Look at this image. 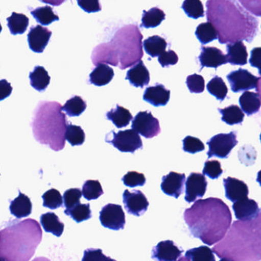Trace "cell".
<instances>
[{"mask_svg": "<svg viewBox=\"0 0 261 261\" xmlns=\"http://www.w3.org/2000/svg\"><path fill=\"white\" fill-rule=\"evenodd\" d=\"M184 151L190 153H196L197 152L203 151L205 150V144L199 138L195 137L187 136L183 141Z\"/></svg>", "mask_w": 261, "mask_h": 261, "instance_id": "7dc6e473", "label": "cell"}, {"mask_svg": "<svg viewBox=\"0 0 261 261\" xmlns=\"http://www.w3.org/2000/svg\"><path fill=\"white\" fill-rule=\"evenodd\" d=\"M185 182V175L184 173L172 171L162 177L161 189L165 194L178 199L183 193Z\"/></svg>", "mask_w": 261, "mask_h": 261, "instance_id": "9a60e30c", "label": "cell"}, {"mask_svg": "<svg viewBox=\"0 0 261 261\" xmlns=\"http://www.w3.org/2000/svg\"><path fill=\"white\" fill-rule=\"evenodd\" d=\"M126 80L135 87L143 88L148 85L150 81V72L143 61L135 64L127 71Z\"/></svg>", "mask_w": 261, "mask_h": 261, "instance_id": "7402d4cb", "label": "cell"}, {"mask_svg": "<svg viewBox=\"0 0 261 261\" xmlns=\"http://www.w3.org/2000/svg\"><path fill=\"white\" fill-rule=\"evenodd\" d=\"M167 45V41L159 35L150 37L144 41V49L152 58L160 56L165 51Z\"/></svg>", "mask_w": 261, "mask_h": 261, "instance_id": "f546056e", "label": "cell"}, {"mask_svg": "<svg viewBox=\"0 0 261 261\" xmlns=\"http://www.w3.org/2000/svg\"><path fill=\"white\" fill-rule=\"evenodd\" d=\"M186 85L192 93H201L205 90V80L201 75L194 73L187 77Z\"/></svg>", "mask_w": 261, "mask_h": 261, "instance_id": "bcb514c9", "label": "cell"}, {"mask_svg": "<svg viewBox=\"0 0 261 261\" xmlns=\"http://www.w3.org/2000/svg\"><path fill=\"white\" fill-rule=\"evenodd\" d=\"M91 60L96 67L100 64H107L114 67H119V62L110 42L103 43L95 47L92 52Z\"/></svg>", "mask_w": 261, "mask_h": 261, "instance_id": "ffe728a7", "label": "cell"}, {"mask_svg": "<svg viewBox=\"0 0 261 261\" xmlns=\"http://www.w3.org/2000/svg\"><path fill=\"white\" fill-rule=\"evenodd\" d=\"M182 252L173 241H164L153 248L152 258L156 261H177Z\"/></svg>", "mask_w": 261, "mask_h": 261, "instance_id": "2e32d148", "label": "cell"}, {"mask_svg": "<svg viewBox=\"0 0 261 261\" xmlns=\"http://www.w3.org/2000/svg\"><path fill=\"white\" fill-rule=\"evenodd\" d=\"M220 261H233L231 260V259L227 258V257H224V258H222V260Z\"/></svg>", "mask_w": 261, "mask_h": 261, "instance_id": "94428289", "label": "cell"}, {"mask_svg": "<svg viewBox=\"0 0 261 261\" xmlns=\"http://www.w3.org/2000/svg\"><path fill=\"white\" fill-rule=\"evenodd\" d=\"M178 261H189V260H188V259L186 258V257H181V258L179 259V260Z\"/></svg>", "mask_w": 261, "mask_h": 261, "instance_id": "91938a15", "label": "cell"}, {"mask_svg": "<svg viewBox=\"0 0 261 261\" xmlns=\"http://www.w3.org/2000/svg\"><path fill=\"white\" fill-rule=\"evenodd\" d=\"M82 191L80 189L72 188L66 190L63 195L64 199V205L66 210H70L74 208L75 205L81 203V198L82 196Z\"/></svg>", "mask_w": 261, "mask_h": 261, "instance_id": "ee69618b", "label": "cell"}, {"mask_svg": "<svg viewBox=\"0 0 261 261\" xmlns=\"http://www.w3.org/2000/svg\"><path fill=\"white\" fill-rule=\"evenodd\" d=\"M64 213L78 223L88 220L92 217L90 204H78L70 210H64Z\"/></svg>", "mask_w": 261, "mask_h": 261, "instance_id": "f35d334b", "label": "cell"}, {"mask_svg": "<svg viewBox=\"0 0 261 261\" xmlns=\"http://www.w3.org/2000/svg\"><path fill=\"white\" fill-rule=\"evenodd\" d=\"M199 59L202 65L201 70L204 67H212L216 69L228 63L227 55H224L220 49L214 47H202Z\"/></svg>", "mask_w": 261, "mask_h": 261, "instance_id": "e0dca14e", "label": "cell"}, {"mask_svg": "<svg viewBox=\"0 0 261 261\" xmlns=\"http://www.w3.org/2000/svg\"><path fill=\"white\" fill-rule=\"evenodd\" d=\"M260 141H261V134H260Z\"/></svg>", "mask_w": 261, "mask_h": 261, "instance_id": "6125c7cd", "label": "cell"}, {"mask_svg": "<svg viewBox=\"0 0 261 261\" xmlns=\"http://www.w3.org/2000/svg\"><path fill=\"white\" fill-rule=\"evenodd\" d=\"M123 201L127 213L138 217L147 211L150 205L145 195L139 190L130 192L126 190L123 194Z\"/></svg>", "mask_w": 261, "mask_h": 261, "instance_id": "7c38bea8", "label": "cell"}, {"mask_svg": "<svg viewBox=\"0 0 261 261\" xmlns=\"http://www.w3.org/2000/svg\"><path fill=\"white\" fill-rule=\"evenodd\" d=\"M208 182L205 175L192 173L185 182V199L188 203L195 202L198 198L203 197L207 190Z\"/></svg>", "mask_w": 261, "mask_h": 261, "instance_id": "4fadbf2b", "label": "cell"}, {"mask_svg": "<svg viewBox=\"0 0 261 261\" xmlns=\"http://www.w3.org/2000/svg\"><path fill=\"white\" fill-rule=\"evenodd\" d=\"M225 196L231 202H235L248 198L249 189L243 181L236 178L228 177L224 179Z\"/></svg>", "mask_w": 261, "mask_h": 261, "instance_id": "ac0fdd59", "label": "cell"}, {"mask_svg": "<svg viewBox=\"0 0 261 261\" xmlns=\"http://www.w3.org/2000/svg\"><path fill=\"white\" fill-rule=\"evenodd\" d=\"M12 91V87H11L10 84L5 80H2L1 83H0V95H1L0 100H3L8 96H10Z\"/></svg>", "mask_w": 261, "mask_h": 261, "instance_id": "11a10c76", "label": "cell"}, {"mask_svg": "<svg viewBox=\"0 0 261 261\" xmlns=\"http://www.w3.org/2000/svg\"><path fill=\"white\" fill-rule=\"evenodd\" d=\"M30 84L37 91L41 92L46 90L50 84L51 77L47 70L41 66H36L34 70L29 73Z\"/></svg>", "mask_w": 261, "mask_h": 261, "instance_id": "f1b7e54d", "label": "cell"}, {"mask_svg": "<svg viewBox=\"0 0 261 261\" xmlns=\"http://www.w3.org/2000/svg\"><path fill=\"white\" fill-rule=\"evenodd\" d=\"M207 18L216 27L221 44L252 42L258 31V21L236 0H208Z\"/></svg>", "mask_w": 261, "mask_h": 261, "instance_id": "6da1fadb", "label": "cell"}, {"mask_svg": "<svg viewBox=\"0 0 261 261\" xmlns=\"http://www.w3.org/2000/svg\"><path fill=\"white\" fill-rule=\"evenodd\" d=\"M227 79L234 93L257 88L259 81L258 77L250 73L248 70L242 68L230 73L227 76Z\"/></svg>", "mask_w": 261, "mask_h": 261, "instance_id": "8fae6325", "label": "cell"}, {"mask_svg": "<svg viewBox=\"0 0 261 261\" xmlns=\"http://www.w3.org/2000/svg\"><path fill=\"white\" fill-rule=\"evenodd\" d=\"M165 18V12L159 8H152L149 11L144 10L141 26L146 29L156 28L159 26Z\"/></svg>", "mask_w": 261, "mask_h": 261, "instance_id": "1f68e13d", "label": "cell"}, {"mask_svg": "<svg viewBox=\"0 0 261 261\" xmlns=\"http://www.w3.org/2000/svg\"><path fill=\"white\" fill-rule=\"evenodd\" d=\"M52 34L49 29L40 24L31 28L28 34L29 48L35 53H42L49 44Z\"/></svg>", "mask_w": 261, "mask_h": 261, "instance_id": "5bb4252c", "label": "cell"}, {"mask_svg": "<svg viewBox=\"0 0 261 261\" xmlns=\"http://www.w3.org/2000/svg\"><path fill=\"white\" fill-rule=\"evenodd\" d=\"M100 221L104 228L119 231L124 229L126 224L125 213L122 206L116 204H107L100 213Z\"/></svg>", "mask_w": 261, "mask_h": 261, "instance_id": "30bf717a", "label": "cell"}, {"mask_svg": "<svg viewBox=\"0 0 261 261\" xmlns=\"http://www.w3.org/2000/svg\"><path fill=\"white\" fill-rule=\"evenodd\" d=\"M241 107L244 113L248 116L255 114L260 110L261 102L257 93L247 91L241 96L239 99Z\"/></svg>", "mask_w": 261, "mask_h": 261, "instance_id": "83f0119b", "label": "cell"}, {"mask_svg": "<svg viewBox=\"0 0 261 261\" xmlns=\"http://www.w3.org/2000/svg\"><path fill=\"white\" fill-rule=\"evenodd\" d=\"M0 255L3 261H29L41 242L42 231L37 221H13L0 233Z\"/></svg>", "mask_w": 261, "mask_h": 261, "instance_id": "277c9868", "label": "cell"}, {"mask_svg": "<svg viewBox=\"0 0 261 261\" xmlns=\"http://www.w3.org/2000/svg\"><path fill=\"white\" fill-rule=\"evenodd\" d=\"M207 90L221 102L226 98L228 92V87L223 80L218 76L212 78L207 84Z\"/></svg>", "mask_w": 261, "mask_h": 261, "instance_id": "74e56055", "label": "cell"}, {"mask_svg": "<svg viewBox=\"0 0 261 261\" xmlns=\"http://www.w3.org/2000/svg\"><path fill=\"white\" fill-rule=\"evenodd\" d=\"M248 10L257 16H261V0H239Z\"/></svg>", "mask_w": 261, "mask_h": 261, "instance_id": "f5cc1de1", "label": "cell"}, {"mask_svg": "<svg viewBox=\"0 0 261 261\" xmlns=\"http://www.w3.org/2000/svg\"><path fill=\"white\" fill-rule=\"evenodd\" d=\"M232 208L236 219L239 221H248L255 219L260 212L257 202L248 198L234 202Z\"/></svg>", "mask_w": 261, "mask_h": 261, "instance_id": "d6986e66", "label": "cell"}, {"mask_svg": "<svg viewBox=\"0 0 261 261\" xmlns=\"http://www.w3.org/2000/svg\"><path fill=\"white\" fill-rule=\"evenodd\" d=\"M86 108L87 103L84 102V99L81 96H75L66 102L61 110L65 112L66 114L70 117H75L82 114L85 111Z\"/></svg>", "mask_w": 261, "mask_h": 261, "instance_id": "d590c367", "label": "cell"}, {"mask_svg": "<svg viewBox=\"0 0 261 261\" xmlns=\"http://www.w3.org/2000/svg\"><path fill=\"white\" fill-rule=\"evenodd\" d=\"M9 210L11 214L17 219L27 217L32 213V202L26 195L19 192L18 197L11 202Z\"/></svg>", "mask_w": 261, "mask_h": 261, "instance_id": "cb8c5ba5", "label": "cell"}, {"mask_svg": "<svg viewBox=\"0 0 261 261\" xmlns=\"http://www.w3.org/2000/svg\"><path fill=\"white\" fill-rule=\"evenodd\" d=\"M8 28L13 35H22L27 30L29 19L26 15L12 12L11 16L7 18Z\"/></svg>", "mask_w": 261, "mask_h": 261, "instance_id": "4dcf8cb0", "label": "cell"}, {"mask_svg": "<svg viewBox=\"0 0 261 261\" xmlns=\"http://www.w3.org/2000/svg\"><path fill=\"white\" fill-rule=\"evenodd\" d=\"M143 35L137 24H127L115 32L110 41L119 68L125 70L139 63L144 57Z\"/></svg>", "mask_w": 261, "mask_h": 261, "instance_id": "8992f818", "label": "cell"}, {"mask_svg": "<svg viewBox=\"0 0 261 261\" xmlns=\"http://www.w3.org/2000/svg\"><path fill=\"white\" fill-rule=\"evenodd\" d=\"M43 206L56 210L63 205V197L58 190L51 189L42 195Z\"/></svg>", "mask_w": 261, "mask_h": 261, "instance_id": "b9f144b4", "label": "cell"}, {"mask_svg": "<svg viewBox=\"0 0 261 261\" xmlns=\"http://www.w3.org/2000/svg\"><path fill=\"white\" fill-rule=\"evenodd\" d=\"M59 102L41 101L37 106L31 126L34 138L55 151L65 146L67 122Z\"/></svg>", "mask_w": 261, "mask_h": 261, "instance_id": "5b68a950", "label": "cell"}, {"mask_svg": "<svg viewBox=\"0 0 261 261\" xmlns=\"http://www.w3.org/2000/svg\"><path fill=\"white\" fill-rule=\"evenodd\" d=\"M82 193L87 200H93L98 199L104 194L101 182L98 180H89L84 182L82 187Z\"/></svg>", "mask_w": 261, "mask_h": 261, "instance_id": "60d3db41", "label": "cell"}, {"mask_svg": "<svg viewBox=\"0 0 261 261\" xmlns=\"http://www.w3.org/2000/svg\"><path fill=\"white\" fill-rule=\"evenodd\" d=\"M184 219L195 238L211 246L220 242L231 228V212L219 199L209 198L197 201L185 210Z\"/></svg>", "mask_w": 261, "mask_h": 261, "instance_id": "7a4b0ae2", "label": "cell"}, {"mask_svg": "<svg viewBox=\"0 0 261 261\" xmlns=\"http://www.w3.org/2000/svg\"><path fill=\"white\" fill-rule=\"evenodd\" d=\"M132 128L146 138H153L161 132L157 119L149 111L139 112L132 122Z\"/></svg>", "mask_w": 261, "mask_h": 261, "instance_id": "9c48e42d", "label": "cell"}, {"mask_svg": "<svg viewBox=\"0 0 261 261\" xmlns=\"http://www.w3.org/2000/svg\"><path fill=\"white\" fill-rule=\"evenodd\" d=\"M106 117L108 120L111 121L117 128L127 127L133 119L130 112L119 105H116V108L107 112Z\"/></svg>", "mask_w": 261, "mask_h": 261, "instance_id": "4316f807", "label": "cell"}, {"mask_svg": "<svg viewBox=\"0 0 261 261\" xmlns=\"http://www.w3.org/2000/svg\"><path fill=\"white\" fill-rule=\"evenodd\" d=\"M251 58L249 62L254 67H257L259 70V74L261 76V47H255L251 50Z\"/></svg>", "mask_w": 261, "mask_h": 261, "instance_id": "db71d44e", "label": "cell"}, {"mask_svg": "<svg viewBox=\"0 0 261 261\" xmlns=\"http://www.w3.org/2000/svg\"><path fill=\"white\" fill-rule=\"evenodd\" d=\"M219 112L222 115V120L229 125L242 123L245 119L243 110L236 105H231L222 110L219 109Z\"/></svg>", "mask_w": 261, "mask_h": 261, "instance_id": "d6a6232c", "label": "cell"}, {"mask_svg": "<svg viewBox=\"0 0 261 261\" xmlns=\"http://www.w3.org/2000/svg\"><path fill=\"white\" fill-rule=\"evenodd\" d=\"M40 222L44 231L52 233L56 237H60L64 229V225L59 220V218L53 213H47L41 215Z\"/></svg>", "mask_w": 261, "mask_h": 261, "instance_id": "484cf974", "label": "cell"}, {"mask_svg": "<svg viewBox=\"0 0 261 261\" xmlns=\"http://www.w3.org/2000/svg\"><path fill=\"white\" fill-rule=\"evenodd\" d=\"M82 261H116L110 257H107L103 254L102 250L90 249L86 250L84 252Z\"/></svg>", "mask_w": 261, "mask_h": 261, "instance_id": "681fc988", "label": "cell"}, {"mask_svg": "<svg viewBox=\"0 0 261 261\" xmlns=\"http://www.w3.org/2000/svg\"><path fill=\"white\" fill-rule=\"evenodd\" d=\"M202 173L211 179H218L223 173L220 162L218 161H208L205 163Z\"/></svg>", "mask_w": 261, "mask_h": 261, "instance_id": "c3c4849f", "label": "cell"}, {"mask_svg": "<svg viewBox=\"0 0 261 261\" xmlns=\"http://www.w3.org/2000/svg\"><path fill=\"white\" fill-rule=\"evenodd\" d=\"M113 76L114 72L110 66L100 64L90 73L89 81L97 87H102L108 84L113 80Z\"/></svg>", "mask_w": 261, "mask_h": 261, "instance_id": "d4e9b609", "label": "cell"}, {"mask_svg": "<svg viewBox=\"0 0 261 261\" xmlns=\"http://www.w3.org/2000/svg\"><path fill=\"white\" fill-rule=\"evenodd\" d=\"M111 134L113 135V138L111 140L106 139V141L113 144V147L120 151L134 153L136 150L144 147L142 139L139 134L133 128L120 130L117 133L112 130Z\"/></svg>", "mask_w": 261, "mask_h": 261, "instance_id": "ba28073f", "label": "cell"}, {"mask_svg": "<svg viewBox=\"0 0 261 261\" xmlns=\"http://www.w3.org/2000/svg\"><path fill=\"white\" fill-rule=\"evenodd\" d=\"M39 1L45 3V4L51 5V6H59L62 3H64L66 0H39Z\"/></svg>", "mask_w": 261, "mask_h": 261, "instance_id": "9f6ffc18", "label": "cell"}, {"mask_svg": "<svg viewBox=\"0 0 261 261\" xmlns=\"http://www.w3.org/2000/svg\"><path fill=\"white\" fill-rule=\"evenodd\" d=\"M196 35L202 44H208L219 38L216 27L209 21L199 24L196 29Z\"/></svg>", "mask_w": 261, "mask_h": 261, "instance_id": "e575fe53", "label": "cell"}, {"mask_svg": "<svg viewBox=\"0 0 261 261\" xmlns=\"http://www.w3.org/2000/svg\"><path fill=\"white\" fill-rule=\"evenodd\" d=\"M182 9L189 18L198 19L205 15L203 4L200 0H185Z\"/></svg>", "mask_w": 261, "mask_h": 261, "instance_id": "ab89813d", "label": "cell"}, {"mask_svg": "<svg viewBox=\"0 0 261 261\" xmlns=\"http://www.w3.org/2000/svg\"><path fill=\"white\" fill-rule=\"evenodd\" d=\"M185 257L189 261H216L214 252L207 246L188 250L185 253Z\"/></svg>", "mask_w": 261, "mask_h": 261, "instance_id": "8d00e7d4", "label": "cell"}, {"mask_svg": "<svg viewBox=\"0 0 261 261\" xmlns=\"http://www.w3.org/2000/svg\"><path fill=\"white\" fill-rule=\"evenodd\" d=\"M159 64L162 67H169V66L175 65L179 61V57L176 52L170 50L168 51L163 52L158 58Z\"/></svg>", "mask_w": 261, "mask_h": 261, "instance_id": "f907efd6", "label": "cell"}, {"mask_svg": "<svg viewBox=\"0 0 261 261\" xmlns=\"http://www.w3.org/2000/svg\"><path fill=\"white\" fill-rule=\"evenodd\" d=\"M144 100L153 107H164L168 103L170 99V90H167L162 84H156L146 89L144 94Z\"/></svg>", "mask_w": 261, "mask_h": 261, "instance_id": "44dd1931", "label": "cell"}, {"mask_svg": "<svg viewBox=\"0 0 261 261\" xmlns=\"http://www.w3.org/2000/svg\"><path fill=\"white\" fill-rule=\"evenodd\" d=\"M31 14L36 20L37 22L42 25H49L52 22L59 20V17L54 13L53 9L51 6H45L38 7L31 10Z\"/></svg>", "mask_w": 261, "mask_h": 261, "instance_id": "836d02e7", "label": "cell"}, {"mask_svg": "<svg viewBox=\"0 0 261 261\" xmlns=\"http://www.w3.org/2000/svg\"><path fill=\"white\" fill-rule=\"evenodd\" d=\"M78 6L87 13L101 12V3L99 0H77Z\"/></svg>", "mask_w": 261, "mask_h": 261, "instance_id": "816d5d0a", "label": "cell"}, {"mask_svg": "<svg viewBox=\"0 0 261 261\" xmlns=\"http://www.w3.org/2000/svg\"><path fill=\"white\" fill-rule=\"evenodd\" d=\"M32 261H50L49 259L45 258V257H38V258L35 259Z\"/></svg>", "mask_w": 261, "mask_h": 261, "instance_id": "6f0895ef", "label": "cell"}, {"mask_svg": "<svg viewBox=\"0 0 261 261\" xmlns=\"http://www.w3.org/2000/svg\"><path fill=\"white\" fill-rule=\"evenodd\" d=\"M124 185L134 188L136 187H143L146 184V177L144 173L136 171H130L124 175L122 178Z\"/></svg>", "mask_w": 261, "mask_h": 261, "instance_id": "f6af8a7d", "label": "cell"}, {"mask_svg": "<svg viewBox=\"0 0 261 261\" xmlns=\"http://www.w3.org/2000/svg\"><path fill=\"white\" fill-rule=\"evenodd\" d=\"M227 51L228 63L232 65L243 66L248 63V50L242 41L228 44Z\"/></svg>", "mask_w": 261, "mask_h": 261, "instance_id": "603a6c76", "label": "cell"}, {"mask_svg": "<svg viewBox=\"0 0 261 261\" xmlns=\"http://www.w3.org/2000/svg\"><path fill=\"white\" fill-rule=\"evenodd\" d=\"M257 241L261 242V216L248 221L233 223L225 237L213 248L220 258L233 261L261 260V253Z\"/></svg>", "mask_w": 261, "mask_h": 261, "instance_id": "3957f363", "label": "cell"}, {"mask_svg": "<svg viewBox=\"0 0 261 261\" xmlns=\"http://www.w3.org/2000/svg\"><path fill=\"white\" fill-rule=\"evenodd\" d=\"M207 144L209 147L207 153L208 158L212 156L227 158L238 144L237 133L232 132L228 134H219L212 137Z\"/></svg>", "mask_w": 261, "mask_h": 261, "instance_id": "52a82bcc", "label": "cell"}, {"mask_svg": "<svg viewBox=\"0 0 261 261\" xmlns=\"http://www.w3.org/2000/svg\"><path fill=\"white\" fill-rule=\"evenodd\" d=\"M257 181L259 182L261 187V170L259 171L258 174H257Z\"/></svg>", "mask_w": 261, "mask_h": 261, "instance_id": "680465c9", "label": "cell"}, {"mask_svg": "<svg viewBox=\"0 0 261 261\" xmlns=\"http://www.w3.org/2000/svg\"><path fill=\"white\" fill-rule=\"evenodd\" d=\"M66 140L72 146L81 145L85 141V133L81 127L70 124L67 125Z\"/></svg>", "mask_w": 261, "mask_h": 261, "instance_id": "7bdbcfd3", "label": "cell"}]
</instances>
